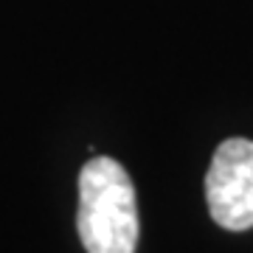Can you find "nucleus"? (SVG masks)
<instances>
[{
  "instance_id": "1",
  "label": "nucleus",
  "mask_w": 253,
  "mask_h": 253,
  "mask_svg": "<svg viewBox=\"0 0 253 253\" xmlns=\"http://www.w3.org/2000/svg\"><path fill=\"white\" fill-rule=\"evenodd\" d=\"M76 228L87 253H135V186L116 158H90L82 166Z\"/></svg>"
},
{
  "instance_id": "2",
  "label": "nucleus",
  "mask_w": 253,
  "mask_h": 253,
  "mask_svg": "<svg viewBox=\"0 0 253 253\" xmlns=\"http://www.w3.org/2000/svg\"><path fill=\"white\" fill-rule=\"evenodd\" d=\"M208 214L225 231L253 228V141L228 138L217 146L206 174Z\"/></svg>"
}]
</instances>
